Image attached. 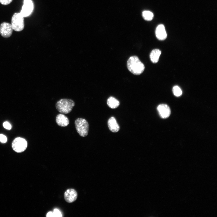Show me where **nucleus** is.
<instances>
[{"instance_id": "obj_1", "label": "nucleus", "mask_w": 217, "mask_h": 217, "mask_svg": "<svg viewBox=\"0 0 217 217\" xmlns=\"http://www.w3.org/2000/svg\"><path fill=\"white\" fill-rule=\"evenodd\" d=\"M128 70L135 75H140L144 71L145 66L138 57L132 56L129 58L127 62Z\"/></svg>"}, {"instance_id": "obj_2", "label": "nucleus", "mask_w": 217, "mask_h": 217, "mask_svg": "<svg viewBox=\"0 0 217 217\" xmlns=\"http://www.w3.org/2000/svg\"><path fill=\"white\" fill-rule=\"evenodd\" d=\"M75 105V103L73 100L68 99H62L56 102L55 107L60 113L67 114L71 112Z\"/></svg>"}, {"instance_id": "obj_3", "label": "nucleus", "mask_w": 217, "mask_h": 217, "mask_svg": "<svg viewBox=\"0 0 217 217\" xmlns=\"http://www.w3.org/2000/svg\"><path fill=\"white\" fill-rule=\"evenodd\" d=\"M74 124L76 131L80 136L84 137L88 133L89 124L85 119L79 118L75 121Z\"/></svg>"}, {"instance_id": "obj_4", "label": "nucleus", "mask_w": 217, "mask_h": 217, "mask_svg": "<svg viewBox=\"0 0 217 217\" xmlns=\"http://www.w3.org/2000/svg\"><path fill=\"white\" fill-rule=\"evenodd\" d=\"M24 17L20 13H15L12 17L11 25L13 30L16 31H20L24 28Z\"/></svg>"}, {"instance_id": "obj_5", "label": "nucleus", "mask_w": 217, "mask_h": 217, "mask_svg": "<svg viewBox=\"0 0 217 217\" xmlns=\"http://www.w3.org/2000/svg\"><path fill=\"white\" fill-rule=\"evenodd\" d=\"M27 141L22 137L15 138L13 141L12 147L15 152L20 153L24 151L27 148Z\"/></svg>"}, {"instance_id": "obj_6", "label": "nucleus", "mask_w": 217, "mask_h": 217, "mask_svg": "<svg viewBox=\"0 0 217 217\" xmlns=\"http://www.w3.org/2000/svg\"><path fill=\"white\" fill-rule=\"evenodd\" d=\"M33 9V5L31 0H24L20 13L24 17L29 16Z\"/></svg>"}, {"instance_id": "obj_7", "label": "nucleus", "mask_w": 217, "mask_h": 217, "mask_svg": "<svg viewBox=\"0 0 217 217\" xmlns=\"http://www.w3.org/2000/svg\"><path fill=\"white\" fill-rule=\"evenodd\" d=\"M13 29L10 24L3 22L0 25V34L4 38L10 37L12 35Z\"/></svg>"}, {"instance_id": "obj_8", "label": "nucleus", "mask_w": 217, "mask_h": 217, "mask_svg": "<svg viewBox=\"0 0 217 217\" xmlns=\"http://www.w3.org/2000/svg\"><path fill=\"white\" fill-rule=\"evenodd\" d=\"M64 197L65 200L68 203H71L75 201L77 197V193L74 189L69 188L67 189L64 193Z\"/></svg>"}, {"instance_id": "obj_9", "label": "nucleus", "mask_w": 217, "mask_h": 217, "mask_svg": "<svg viewBox=\"0 0 217 217\" xmlns=\"http://www.w3.org/2000/svg\"><path fill=\"white\" fill-rule=\"evenodd\" d=\"M157 110L160 116L162 118H167L170 115V108L165 104H161L159 105L157 107Z\"/></svg>"}, {"instance_id": "obj_10", "label": "nucleus", "mask_w": 217, "mask_h": 217, "mask_svg": "<svg viewBox=\"0 0 217 217\" xmlns=\"http://www.w3.org/2000/svg\"><path fill=\"white\" fill-rule=\"evenodd\" d=\"M155 33L157 38L160 40H165L167 36L165 27L163 24H160L157 27Z\"/></svg>"}, {"instance_id": "obj_11", "label": "nucleus", "mask_w": 217, "mask_h": 217, "mask_svg": "<svg viewBox=\"0 0 217 217\" xmlns=\"http://www.w3.org/2000/svg\"><path fill=\"white\" fill-rule=\"evenodd\" d=\"M55 121L58 125L61 127H66L69 123V121L68 118L63 114L57 115Z\"/></svg>"}, {"instance_id": "obj_12", "label": "nucleus", "mask_w": 217, "mask_h": 217, "mask_svg": "<svg viewBox=\"0 0 217 217\" xmlns=\"http://www.w3.org/2000/svg\"><path fill=\"white\" fill-rule=\"evenodd\" d=\"M108 125L109 129L113 132H117L120 129V127L115 118L111 117L108 121Z\"/></svg>"}, {"instance_id": "obj_13", "label": "nucleus", "mask_w": 217, "mask_h": 217, "mask_svg": "<svg viewBox=\"0 0 217 217\" xmlns=\"http://www.w3.org/2000/svg\"><path fill=\"white\" fill-rule=\"evenodd\" d=\"M161 53V51L158 49H155L152 50L149 55L151 61L154 63H157Z\"/></svg>"}, {"instance_id": "obj_14", "label": "nucleus", "mask_w": 217, "mask_h": 217, "mask_svg": "<svg viewBox=\"0 0 217 217\" xmlns=\"http://www.w3.org/2000/svg\"><path fill=\"white\" fill-rule=\"evenodd\" d=\"M107 104L108 106L110 108H115L119 106L120 105V102L115 98L111 96L107 99Z\"/></svg>"}, {"instance_id": "obj_15", "label": "nucleus", "mask_w": 217, "mask_h": 217, "mask_svg": "<svg viewBox=\"0 0 217 217\" xmlns=\"http://www.w3.org/2000/svg\"><path fill=\"white\" fill-rule=\"evenodd\" d=\"M142 16L145 20L150 21L153 19L154 15L151 12L148 11H145L143 12Z\"/></svg>"}, {"instance_id": "obj_16", "label": "nucleus", "mask_w": 217, "mask_h": 217, "mask_svg": "<svg viewBox=\"0 0 217 217\" xmlns=\"http://www.w3.org/2000/svg\"><path fill=\"white\" fill-rule=\"evenodd\" d=\"M172 91L174 95L176 96H179L182 94L181 89L177 86H175L173 87Z\"/></svg>"}, {"instance_id": "obj_17", "label": "nucleus", "mask_w": 217, "mask_h": 217, "mask_svg": "<svg viewBox=\"0 0 217 217\" xmlns=\"http://www.w3.org/2000/svg\"><path fill=\"white\" fill-rule=\"evenodd\" d=\"M53 213V217H61L62 215L60 212L57 209L54 210Z\"/></svg>"}, {"instance_id": "obj_18", "label": "nucleus", "mask_w": 217, "mask_h": 217, "mask_svg": "<svg viewBox=\"0 0 217 217\" xmlns=\"http://www.w3.org/2000/svg\"><path fill=\"white\" fill-rule=\"evenodd\" d=\"M3 126L5 128L8 130L11 129V127L10 124L7 121H5L3 123Z\"/></svg>"}, {"instance_id": "obj_19", "label": "nucleus", "mask_w": 217, "mask_h": 217, "mask_svg": "<svg viewBox=\"0 0 217 217\" xmlns=\"http://www.w3.org/2000/svg\"><path fill=\"white\" fill-rule=\"evenodd\" d=\"M7 141V138L6 136L2 134H0V141L3 143H6Z\"/></svg>"}, {"instance_id": "obj_20", "label": "nucleus", "mask_w": 217, "mask_h": 217, "mask_svg": "<svg viewBox=\"0 0 217 217\" xmlns=\"http://www.w3.org/2000/svg\"><path fill=\"white\" fill-rule=\"evenodd\" d=\"M13 0H0V3L4 5H7L10 3Z\"/></svg>"}, {"instance_id": "obj_21", "label": "nucleus", "mask_w": 217, "mask_h": 217, "mask_svg": "<svg viewBox=\"0 0 217 217\" xmlns=\"http://www.w3.org/2000/svg\"><path fill=\"white\" fill-rule=\"evenodd\" d=\"M47 217H53V212H48L46 215Z\"/></svg>"}]
</instances>
